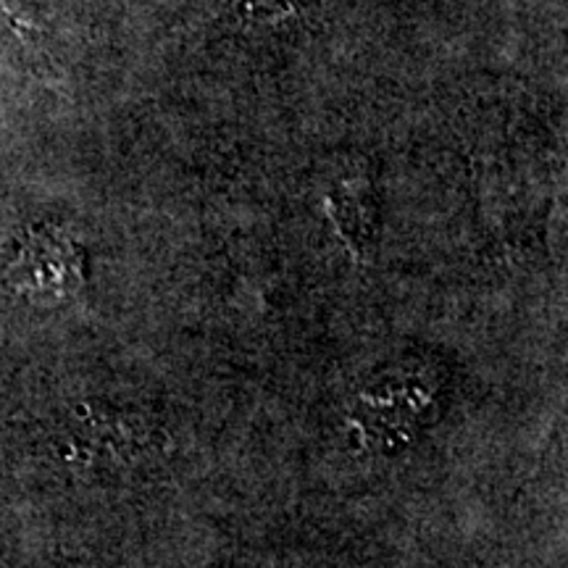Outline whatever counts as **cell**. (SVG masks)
<instances>
[{
  "label": "cell",
  "mask_w": 568,
  "mask_h": 568,
  "mask_svg": "<svg viewBox=\"0 0 568 568\" xmlns=\"http://www.w3.org/2000/svg\"><path fill=\"white\" fill-rule=\"evenodd\" d=\"M6 280L13 293L38 305L69 301L84 284L82 247L59 226H30L21 234L19 255Z\"/></svg>",
  "instance_id": "obj_1"
}]
</instances>
